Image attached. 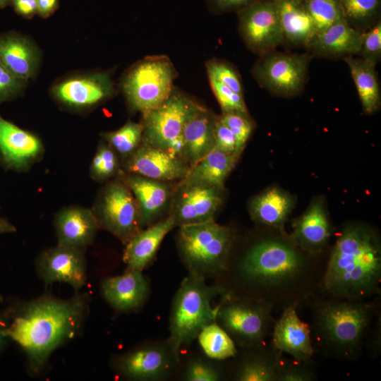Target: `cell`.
<instances>
[{
	"mask_svg": "<svg viewBox=\"0 0 381 381\" xmlns=\"http://www.w3.org/2000/svg\"><path fill=\"white\" fill-rule=\"evenodd\" d=\"M310 253L283 229L258 238L222 274L227 291L270 305L274 310L296 309L319 294L328 255Z\"/></svg>",
	"mask_w": 381,
	"mask_h": 381,
	"instance_id": "obj_1",
	"label": "cell"
},
{
	"mask_svg": "<svg viewBox=\"0 0 381 381\" xmlns=\"http://www.w3.org/2000/svg\"><path fill=\"white\" fill-rule=\"evenodd\" d=\"M90 301L87 294L78 291L68 299L46 294L6 312V334L25 352L31 375L41 373L52 353L81 331Z\"/></svg>",
	"mask_w": 381,
	"mask_h": 381,
	"instance_id": "obj_2",
	"label": "cell"
},
{
	"mask_svg": "<svg viewBox=\"0 0 381 381\" xmlns=\"http://www.w3.org/2000/svg\"><path fill=\"white\" fill-rule=\"evenodd\" d=\"M381 244L372 227L351 223L329 252L319 295L367 301L381 295Z\"/></svg>",
	"mask_w": 381,
	"mask_h": 381,
	"instance_id": "obj_3",
	"label": "cell"
},
{
	"mask_svg": "<svg viewBox=\"0 0 381 381\" xmlns=\"http://www.w3.org/2000/svg\"><path fill=\"white\" fill-rule=\"evenodd\" d=\"M381 295L367 301H349L316 295L310 310V337L315 353L341 362L357 361L364 351L367 332L381 312Z\"/></svg>",
	"mask_w": 381,
	"mask_h": 381,
	"instance_id": "obj_4",
	"label": "cell"
},
{
	"mask_svg": "<svg viewBox=\"0 0 381 381\" xmlns=\"http://www.w3.org/2000/svg\"><path fill=\"white\" fill-rule=\"evenodd\" d=\"M227 291L222 284L207 285L205 279L189 273L174 298L169 318L168 347L175 360L181 349L188 346L207 325L216 321L218 306L212 303Z\"/></svg>",
	"mask_w": 381,
	"mask_h": 381,
	"instance_id": "obj_5",
	"label": "cell"
},
{
	"mask_svg": "<svg viewBox=\"0 0 381 381\" xmlns=\"http://www.w3.org/2000/svg\"><path fill=\"white\" fill-rule=\"evenodd\" d=\"M234 242L232 229L214 220L180 226L177 235L180 255L189 273L205 279L226 271Z\"/></svg>",
	"mask_w": 381,
	"mask_h": 381,
	"instance_id": "obj_6",
	"label": "cell"
},
{
	"mask_svg": "<svg viewBox=\"0 0 381 381\" xmlns=\"http://www.w3.org/2000/svg\"><path fill=\"white\" fill-rule=\"evenodd\" d=\"M176 70L168 56H147L123 75L120 88L128 108L144 114L158 107L174 90Z\"/></svg>",
	"mask_w": 381,
	"mask_h": 381,
	"instance_id": "obj_7",
	"label": "cell"
},
{
	"mask_svg": "<svg viewBox=\"0 0 381 381\" xmlns=\"http://www.w3.org/2000/svg\"><path fill=\"white\" fill-rule=\"evenodd\" d=\"M273 308L267 303L229 291L222 296L216 322L236 346L250 347L266 342L276 321Z\"/></svg>",
	"mask_w": 381,
	"mask_h": 381,
	"instance_id": "obj_8",
	"label": "cell"
},
{
	"mask_svg": "<svg viewBox=\"0 0 381 381\" xmlns=\"http://www.w3.org/2000/svg\"><path fill=\"white\" fill-rule=\"evenodd\" d=\"M200 104L174 88L158 107L143 114L142 143L183 159V131Z\"/></svg>",
	"mask_w": 381,
	"mask_h": 381,
	"instance_id": "obj_9",
	"label": "cell"
},
{
	"mask_svg": "<svg viewBox=\"0 0 381 381\" xmlns=\"http://www.w3.org/2000/svg\"><path fill=\"white\" fill-rule=\"evenodd\" d=\"M91 210L99 228L109 231L124 245L142 230L137 202L119 176L102 188Z\"/></svg>",
	"mask_w": 381,
	"mask_h": 381,
	"instance_id": "obj_10",
	"label": "cell"
},
{
	"mask_svg": "<svg viewBox=\"0 0 381 381\" xmlns=\"http://www.w3.org/2000/svg\"><path fill=\"white\" fill-rule=\"evenodd\" d=\"M310 53L293 54L275 50L260 55L251 73L263 88L280 97H293L303 89L308 75Z\"/></svg>",
	"mask_w": 381,
	"mask_h": 381,
	"instance_id": "obj_11",
	"label": "cell"
},
{
	"mask_svg": "<svg viewBox=\"0 0 381 381\" xmlns=\"http://www.w3.org/2000/svg\"><path fill=\"white\" fill-rule=\"evenodd\" d=\"M236 12L238 32L252 52L262 55L275 50L284 42L272 0H258Z\"/></svg>",
	"mask_w": 381,
	"mask_h": 381,
	"instance_id": "obj_12",
	"label": "cell"
},
{
	"mask_svg": "<svg viewBox=\"0 0 381 381\" xmlns=\"http://www.w3.org/2000/svg\"><path fill=\"white\" fill-rule=\"evenodd\" d=\"M51 94L66 109L83 111L112 98L116 90L109 72L97 71L61 80L52 86Z\"/></svg>",
	"mask_w": 381,
	"mask_h": 381,
	"instance_id": "obj_13",
	"label": "cell"
},
{
	"mask_svg": "<svg viewBox=\"0 0 381 381\" xmlns=\"http://www.w3.org/2000/svg\"><path fill=\"white\" fill-rule=\"evenodd\" d=\"M36 272L46 284L63 282L78 291L86 283L85 249L56 244L42 251L36 260Z\"/></svg>",
	"mask_w": 381,
	"mask_h": 381,
	"instance_id": "obj_14",
	"label": "cell"
},
{
	"mask_svg": "<svg viewBox=\"0 0 381 381\" xmlns=\"http://www.w3.org/2000/svg\"><path fill=\"white\" fill-rule=\"evenodd\" d=\"M44 153L42 140L0 115V164L8 170L28 171Z\"/></svg>",
	"mask_w": 381,
	"mask_h": 381,
	"instance_id": "obj_15",
	"label": "cell"
},
{
	"mask_svg": "<svg viewBox=\"0 0 381 381\" xmlns=\"http://www.w3.org/2000/svg\"><path fill=\"white\" fill-rule=\"evenodd\" d=\"M223 190L204 183L180 184L171 214L175 225L214 220L223 201Z\"/></svg>",
	"mask_w": 381,
	"mask_h": 381,
	"instance_id": "obj_16",
	"label": "cell"
},
{
	"mask_svg": "<svg viewBox=\"0 0 381 381\" xmlns=\"http://www.w3.org/2000/svg\"><path fill=\"white\" fill-rule=\"evenodd\" d=\"M123 172L169 181L183 179L190 167L183 159L144 143L121 161Z\"/></svg>",
	"mask_w": 381,
	"mask_h": 381,
	"instance_id": "obj_17",
	"label": "cell"
},
{
	"mask_svg": "<svg viewBox=\"0 0 381 381\" xmlns=\"http://www.w3.org/2000/svg\"><path fill=\"white\" fill-rule=\"evenodd\" d=\"M174 358L170 349L156 344L143 345L116 356L113 361L115 370L133 380H155L164 377Z\"/></svg>",
	"mask_w": 381,
	"mask_h": 381,
	"instance_id": "obj_18",
	"label": "cell"
},
{
	"mask_svg": "<svg viewBox=\"0 0 381 381\" xmlns=\"http://www.w3.org/2000/svg\"><path fill=\"white\" fill-rule=\"evenodd\" d=\"M276 320L270 343L278 351L300 361H312L315 354L310 337V326L298 317L296 308H283Z\"/></svg>",
	"mask_w": 381,
	"mask_h": 381,
	"instance_id": "obj_19",
	"label": "cell"
},
{
	"mask_svg": "<svg viewBox=\"0 0 381 381\" xmlns=\"http://www.w3.org/2000/svg\"><path fill=\"white\" fill-rule=\"evenodd\" d=\"M54 226L57 244L83 249L93 243L99 229L92 210L80 205L61 209Z\"/></svg>",
	"mask_w": 381,
	"mask_h": 381,
	"instance_id": "obj_20",
	"label": "cell"
},
{
	"mask_svg": "<svg viewBox=\"0 0 381 381\" xmlns=\"http://www.w3.org/2000/svg\"><path fill=\"white\" fill-rule=\"evenodd\" d=\"M101 291L112 308L127 313L138 310L145 303L149 285L142 272L126 270L123 274L104 278Z\"/></svg>",
	"mask_w": 381,
	"mask_h": 381,
	"instance_id": "obj_21",
	"label": "cell"
},
{
	"mask_svg": "<svg viewBox=\"0 0 381 381\" xmlns=\"http://www.w3.org/2000/svg\"><path fill=\"white\" fill-rule=\"evenodd\" d=\"M332 234L327 212L321 200L313 201L306 212L292 222V239L313 253H325Z\"/></svg>",
	"mask_w": 381,
	"mask_h": 381,
	"instance_id": "obj_22",
	"label": "cell"
},
{
	"mask_svg": "<svg viewBox=\"0 0 381 381\" xmlns=\"http://www.w3.org/2000/svg\"><path fill=\"white\" fill-rule=\"evenodd\" d=\"M232 373L236 381H277L278 368L283 353L272 344L266 342L250 347L242 348Z\"/></svg>",
	"mask_w": 381,
	"mask_h": 381,
	"instance_id": "obj_23",
	"label": "cell"
},
{
	"mask_svg": "<svg viewBox=\"0 0 381 381\" xmlns=\"http://www.w3.org/2000/svg\"><path fill=\"white\" fill-rule=\"evenodd\" d=\"M363 38V32L343 20L315 32L305 47L313 56L344 58L358 54Z\"/></svg>",
	"mask_w": 381,
	"mask_h": 381,
	"instance_id": "obj_24",
	"label": "cell"
},
{
	"mask_svg": "<svg viewBox=\"0 0 381 381\" xmlns=\"http://www.w3.org/2000/svg\"><path fill=\"white\" fill-rule=\"evenodd\" d=\"M217 119L200 104L187 119L183 131V156L190 168L214 148Z\"/></svg>",
	"mask_w": 381,
	"mask_h": 381,
	"instance_id": "obj_25",
	"label": "cell"
},
{
	"mask_svg": "<svg viewBox=\"0 0 381 381\" xmlns=\"http://www.w3.org/2000/svg\"><path fill=\"white\" fill-rule=\"evenodd\" d=\"M119 177L132 192L138 206L142 227L151 224L162 213L171 195L172 188L160 181L123 172Z\"/></svg>",
	"mask_w": 381,
	"mask_h": 381,
	"instance_id": "obj_26",
	"label": "cell"
},
{
	"mask_svg": "<svg viewBox=\"0 0 381 381\" xmlns=\"http://www.w3.org/2000/svg\"><path fill=\"white\" fill-rule=\"evenodd\" d=\"M172 214L145 230H141L125 246L123 260L127 270L142 272L154 259L165 236L174 227Z\"/></svg>",
	"mask_w": 381,
	"mask_h": 381,
	"instance_id": "obj_27",
	"label": "cell"
},
{
	"mask_svg": "<svg viewBox=\"0 0 381 381\" xmlns=\"http://www.w3.org/2000/svg\"><path fill=\"white\" fill-rule=\"evenodd\" d=\"M0 63L13 74L28 81L37 72L40 54L28 37L6 34L0 36Z\"/></svg>",
	"mask_w": 381,
	"mask_h": 381,
	"instance_id": "obj_28",
	"label": "cell"
},
{
	"mask_svg": "<svg viewBox=\"0 0 381 381\" xmlns=\"http://www.w3.org/2000/svg\"><path fill=\"white\" fill-rule=\"evenodd\" d=\"M294 205L291 195L282 189L270 188L254 197L250 202V214L256 223L267 228L283 229Z\"/></svg>",
	"mask_w": 381,
	"mask_h": 381,
	"instance_id": "obj_29",
	"label": "cell"
},
{
	"mask_svg": "<svg viewBox=\"0 0 381 381\" xmlns=\"http://www.w3.org/2000/svg\"><path fill=\"white\" fill-rule=\"evenodd\" d=\"M282 29L284 41L306 47L316 32L313 22L302 0H272Z\"/></svg>",
	"mask_w": 381,
	"mask_h": 381,
	"instance_id": "obj_30",
	"label": "cell"
},
{
	"mask_svg": "<svg viewBox=\"0 0 381 381\" xmlns=\"http://www.w3.org/2000/svg\"><path fill=\"white\" fill-rule=\"evenodd\" d=\"M238 157L213 148L190 169L180 184L204 183L224 190V181Z\"/></svg>",
	"mask_w": 381,
	"mask_h": 381,
	"instance_id": "obj_31",
	"label": "cell"
},
{
	"mask_svg": "<svg viewBox=\"0 0 381 381\" xmlns=\"http://www.w3.org/2000/svg\"><path fill=\"white\" fill-rule=\"evenodd\" d=\"M344 60L349 68L363 111L368 114L375 112L381 102L376 64L353 56H346Z\"/></svg>",
	"mask_w": 381,
	"mask_h": 381,
	"instance_id": "obj_32",
	"label": "cell"
},
{
	"mask_svg": "<svg viewBox=\"0 0 381 381\" xmlns=\"http://www.w3.org/2000/svg\"><path fill=\"white\" fill-rule=\"evenodd\" d=\"M197 337L203 351L212 359L234 358L238 352L233 339L216 321L205 327Z\"/></svg>",
	"mask_w": 381,
	"mask_h": 381,
	"instance_id": "obj_33",
	"label": "cell"
},
{
	"mask_svg": "<svg viewBox=\"0 0 381 381\" xmlns=\"http://www.w3.org/2000/svg\"><path fill=\"white\" fill-rule=\"evenodd\" d=\"M346 23L364 32L380 20L381 0H339Z\"/></svg>",
	"mask_w": 381,
	"mask_h": 381,
	"instance_id": "obj_34",
	"label": "cell"
},
{
	"mask_svg": "<svg viewBox=\"0 0 381 381\" xmlns=\"http://www.w3.org/2000/svg\"><path fill=\"white\" fill-rule=\"evenodd\" d=\"M143 123L128 121L119 129L101 134L106 142L118 155L121 161L132 154L142 143Z\"/></svg>",
	"mask_w": 381,
	"mask_h": 381,
	"instance_id": "obj_35",
	"label": "cell"
},
{
	"mask_svg": "<svg viewBox=\"0 0 381 381\" xmlns=\"http://www.w3.org/2000/svg\"><path fill=\"white\" fill-rule=\"evenodd\" d=\"M120 160L115 151L101 140L90 166L91 178L97 182L104 183L119 177L123 172Z\"/></svg>",
	"mask_w": 381,
	"mask_h": 381,
	"instance_id": "obj_36",
	"label": "cell"
},
{
	"mask_svg": "<svg viewBox=\"0 0 381 381\" xmlns=\"http://www.w3.org/2000/svg\"><path fill=\"white\" fill-rule=\"evenodd\" d=\"M316 32L345 20L339 0H302Z\"/></svg>",
	"mask_w": 381,
	"mask_h": 381,
	"instance_id": "obj_37",
	"label": "cell"
},
{
	"mask_svg": "<svg viewBox=\"0 0 381 381\" xmlns=\"http://www.w3.org/2000/svg\"><path fill=\"white\" fill-rule=\"evenodd\" d=\"M317 379L318 375L313 361H300L282 356L277 381H315Z\"/></svg>",
	"mask_w": 381,
	"mask_h": 381,
	"instance_id": "obj_38",
	"label": "cell"
},
{
	"mask_svg": "<svg viewBox=\"0 0 381 381\" xmlns=\"http://www.w3.org/2000/svg\"><path fill=\"white\" fill-rule=\"evenodd\" d=\"M208 78H213L234 91L243 95V85L237 71L226 61L211 59L205 62Z\"/></svg>",
	"mask_w": 381,
	"mask_h": 381,
	"instance_id": "obj_39",
	"label": "cell"
},
{
	"mask_svg": "<svg viewBox=\"0 0 381 381\" xmlns=\"http://www.w3.org/2000/svg\"><path fill=\"white\" fill-rule=\"evenodd\" d=\"M219 118L235 135L238 152L241 155L253 129L248 112L238 111L226 112L222 113Z\"/></svg>",
	"mask_w": 381,
	"mask_h": 381,
	"instance_id": "obj_40",
	"label": "cell"
},
{
	"mask_svg": "<svg viewBox=\"0 0 381 381\" xmlns=\"http://www.w3.org/2000/svg\"><path fill=\"white\" fill-rule=\"evenodd\" d=\"M208 78L211 89L219 104L222 113L234 111L248 112L242 94L234 91L213 78Z\"/></svg>",
	"mask_w": 381,
	"mask_h": 381,
	"instance_id": "obj_41",
	"label": "cell"
},
{
	"mask_svg": "<svg viewBox=\"0 0 381 381\" xmlns=\"http://www.w3.org/2000/svg\"><path fill=\"white\" fill-rule=\"evenodd\" d=\"M358 54L361 58L377 65L381 59V20L363 32Z\"/></svg>",
	"mask_w": 381,
	"mask_h": 381,
	"instance_id": "obj_42",
	"label": "cell"
},
{
	"mask_svg": "<svg viewBox=\"0 0 381 381\" xmlns=\"http://www.w3.org/2000/svg\"><path fill=\"white\" fill-rule=\"evenodd\" d=\"M27 82L13 74L0 63V104L18 96Z\"/></svg>",
	"mask_w": 381,
	"mask_h": 381,
	"instance_id": "obj_43",
	"label": "cell"
},
{
	"mask_svg": "<svg viewBox=\"0 0 381 381\" xmlns=\"http://www.w3.org/2000/svg\"><path fill=\"white\" fill-rule=\"evenodd\" d=\"M222 372L213 365L201 360L190 362L185 371L184 380L188 381H217Z\"/></svg>",
	"mask_w": 381,
	"mask_h": 381,
	"instance_id": "obj_44",
	"label": "cell"
},
{
	"mask_svg": "<svg viewBox=\"0 0 381 381\" xmlns=\"http://www.w3.org/2000/svg\"><path fill=\"white\" fill-rule=\"evenodd\" d=\"M214 148L227 154L239 157L237 141L231 131L219 119H217L214 128Z\"/></svg>",
	"mask_w": 381,
	"mask_h": 381,
	"instance_id": "obj_45",
	"label": "cell"
},
{
	"mask_svg": "<svg viewBox=\"0 0 381 381\" xmlns=\"http://www.w3.org/2000/svg\"><path fill=\"white\" fill-rule=\"evenodd\" d=\"M365 349L373 359H377L381 353V312L375 318L364 342Z\"/></svg>",
	"mask_w": 381,
	"mask_h": 381,
	"instance_id": "obj_46",
	"label": "cell"
},
{
	"mask_svg": "<svg viewBox=\"0 0 381 381\" xmlns=\"http://www.w3.org/2000/svg\"><path fill=\"white\" fill-rule=\"evenodd\" d=\"M258 0H206L207 8L214 14L238 11Z\"/></svg>",
	"mask_w": 381,
	"mask_h": 381,
	"instance_id": "obj_47",
	"label": "cell"
},
{
	"mask_svg": "<svg viewBox=\"0 0 381 381\" xmlns=\"http://www.w3.org/2000/svg\"><path fill=\"white\" fill-rule=\"evenodd\" d=\"M16 12L20 16L30 18L37 13V0H12Z\"/></svg>",
	"mask_w": 381,
	"mask_h": 381,
	"instance_id": "obj_48",
	"label": "cell"
},
{
	"mask_svg": "<svg viewBox=\"0 0 381 381\" xmlns=\"http://www.w3.org/2000/svg\"><path fill=\"white\" fill-rule=\"evenodd\" d=\"M37 14L42 18L51 16L58 8L59 0H37Z\"/></svg>",
	"mask_w": 381,
	"mask_h": 381,
	"instance_id": "obj_49",
	"label": "cell"
},
{
	"mask_svg": "<svg viewBox=\"0 0 381 381\" xmlns=\"http://www.w3.org/2000/svg\"><path fill=\"white\" fill-rule=\"evenodd\" d=\"M7 317L6 313L0 311V353L10 339L6 334Z\"/></svg>",
	"mask_w": 381,
	"mask_h": 381,
	"instance_id": "obj_50",
	"label": "cell"
},
{
	"mask_svg": "<svg viewBox=\"0 0 381 381\" xmlns=\"http://www.w3.org/2000/svg\"><path fill=\"white\" fill-rule=\"evenodd\" d=\"M16 231V227L8 220L0 217V234L12 233Z\"/></svg>",
	"mask_w": 381,
	"mask_h": 381,
	"instance_id": "obj_51",
	"label": "cell"
},
{
	"mask_svg": "<svg viewBox=\"0 0 381 381\" xmlns=\"http://www.w3.org/2000/svg\"><path fill=\"white\" fill-rule=\"evenodd\" d=\"M12 0H0V8H4L8 4L11 3Z\"/></svg>",
	"mask_w": 381,
	"mask_h": 381,
	"instance_id": "obj_52",
	"label": "cell"
},
{
	"mask_svg": "<svg viewBox=\"0 0 381 381\" xmlns=\"http://www.w3.org/2000/svg\"><path fill=\"white\" fill-rule=\"evenodd\" d=\"M2 301V297L0 295V301Z\"/></svg>",
	"mask_w": 381,
	"mask_h": 381,
	"instance_id": "obj_53",
	"label": "cell"
}]
</instances>
